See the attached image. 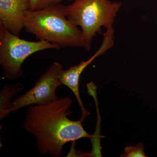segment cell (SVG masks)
Listing matches in <instances>:
<instances>
[{"label": "cell", "mask_w": 157, "mask_h": 157, "mask_svg": "<svg viewBox=\"0 0 157 157\" xmlns=\"http://www.w3.org/2000/svg\"><path fill=\"white\" fill-rule=\"evenodd\" d=\"M63 65L54 62L42 74L35 86L26 92L14 99L6 112V117L22 107L31 105H43L58 99L57 88L63 85L61 80L64 71Z\"/></svg>", "instance_id": "5"}, {"label": "cell", "mask_w": 157, "mask_h": 157, "mask_svg": "<svg viewBox=\"0 0 157 157\" xmlns=\"http://www.w3.org/2000/svg\"><path fill=\"white\" fill-rule=\"evenodd\" d=\"M114 30H106L103 33L104 38L102 44L92 56L87 60L82 61L78 64L64 70L62 73L61 77L62 84L69 88L73 92L81 109L82 116L79 120L82 123L84 121L86 118L90 115V112L86 109L80 97L79 91L80 76L85 69L97 58L104 54L113 47L114 44Z\"/></svg>", "instance_id": "6"}, {"label": "cell", "mask_w": 157, "mask_h": 157, "mask_svg": "<svg viewBox=\"0 0 157 157\" xmlns=\"http://www.w3.org/2000/svg\"><path fill=\"white\" fill-rule=\"evenodd\" d=\"M73 100L69 97L43 105H31L25 112L23 128L36 138L38 151L42 155L61 157L67 143L94 135L84 130L80 120H71Z\"/></svg>", "instance_id": "1"}, {"label": "cell", "mask_w": 157, "mask_h": 157, "mask_svg": "<svg viewBox=\"0 0 157 157\" xmlns=\"http://www.w3.org/2000/svg\"><path fill=\"white\" fill-rule=\"evenodd\" d=\"M60 48L47 41L33 42L21 39L0 25V65L4 77L9 81L23 76V63L32 55L46 49Z\"/></svg>", "instance_id": "4"}, {"label": "cell", "mask_w": 157, "mask_h": 157, "mask_svg": "<svg viewBox=\"0 0 157 157\" xmlns=\"http://www.w3.org/2000/svg\"><path fill=\"white\" fill-rule=\"evenodd\" d=\"M122 6L121 2L111 0H73L67 6L68 19L81 29L86 50H90L94 37L102 34V27L114 29Z\"/></svg>", "instance_id": "3"}, {"label": "cell", "mask_w": 157, "mask_h": 157, "mask_svg": "<svg viewBox=\"0 0 157 157\" xmlns=\"http://www.w3.org/2000/svg\"><path fill=\"white\" fill-rule=\"evenodd\" d=\"M63 0H30V11L40 10L56 4H61Z\"/></svg>", "instance_id": "10"}, {"label": "cell", "mask_w": 157, "mask_h": 157, "mask_svg": "<svg viewBox=\"0 0 157 157\" xmlns=\"http://www.w3.org/2000/svg\"><path fill=\"white\" fill-rule=\"evenodd\" d=\"M24 29L39 40L47 41L61 48L84 47L81 29L69 20L67 6L62 4L26 11Z\"/></svg>", "instance_id": "2"}, {"label": "cell", "mask_w": 157, "mask_h": 157, "mask_svg": "<svg viewBox=\"0 0 157 157\" xmlns=\"http://www.w3.org/2000/svg\"><path fill=\"white\" fill-rule=\"evenodd\" d=\"M121 157H146L144 152V146L142 143L136 145H130L124 148V152L121 155Z\"/></svg>", "instance_id": "9"}, {"label": "cell", "mask_w": 157, "mask_h": 157, "mask_svg": "<svg viewBox=\"0 0 157 157\" xmlns=\"http://www.w3.org/2000/svg\"><path fill=\"white\" fill-rule=\"evenodd\" d=\"M29 8L30 0H0V25L19 37L24 29L25 12Z\"/></svg>", "instance_id": "7"}, {"label": "cell", "mask_w": 157, "mask_h": 157, "mask_svg": "<svg viewBox=\"0 0 157 157\" xmlns=\"http://www.w3.org/2000/svg\"><path fill=\"white\" fill-rule=\"evenodd\" d=\"M24 88V86L20 83L11 85L4 86L0 92V119L6 117V112L12 102L11 99Z\"/></svg>", "instance_id": "8"}, {"label": "cell", "mask_w": 157, "mask_h": 157, "mask_svg": "<svg viewBox=\"0 0 157 157\" xmlns=\"http://www.w3.org/2000/svg\"><path fill=\"white\" fill-rule=\"evenodd\" d=\"M67 1H68V2H73V0H67Z\"/></svg>", "instance_id": "11"}]
</instances>
